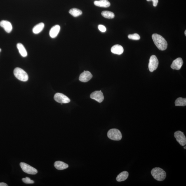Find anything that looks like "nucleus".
<instances>
[{"instance_id":"nucleus-18","label":"nucleus","mask_w":186,"mask_h":186,"mask_svg":"<svg viewBox=\"0 0 186 186\" xmlns=\"http://www.w3.org/2000/svg\"><path fill=\"white\" fill-rule=\"evenodd\" d=\"M17 48L21 55L23 57H26L27 55V53L25 47L22 43H19L17 45Z\"/></svg>"},{"instance_id":"nucleus-7","label":"nucleus","mask_w":186,"mask_h":186,"mask_svg":"<svg viewBox=\"0 0 186 186\" xmlns=\"http://www.w3.org/2000/svg\"><path fill=\"white\" fill-rule=\"evenodd\" d=\"M174 136L177 141L182 146H185L186 144V138L183 132L180 131L175 132Z\"/></svg>"},{"instance_id":"nucleus-25","label":"nucleus","mask_w":186,"mask_h":186,"mask_svg":"<svg viewBox=\"0 0 186 186\" xmlns=\"http://www.w3.org/2000/svg\"><path fill=\"white\" fill-rule=\"evenodd\" d=\"M98 29L99 30L100 32H105L106 31V27L105 26L102 25H100L98 26Z\"/></svg>"},{"instance_id":"nucleus-31","label":"nucleus","mask_w":186,"mask_h":186,"mask_svg":"<svg viewBox=\"0 0 186 186\" xmlns=\"http://www.w3.org/2000/svg\"><path fill=\"white\" fill-rule=\"evenodd\" d=\"M1 49L0 48V52H1Z\"/></svg>"},{"instance_id":"nucleus-1","label":"nucleus","mask_w":186,"mask_h":186,"mask_svg":"<svg viewBox=\"0 0 186 186\" xmlns=\"http://www.w3.org/2000/svg\"><path fill=\"white\" fill-rule=\"evenodd\" d=\"M152 38L155 45L159 50L163 51L167 48V42L162 36L159 34H152Z\"/></svg>"},{"instance_id":"nucleus-14","label":"nucleus","mask_w":186,"mask_h":186,"mask_svg":"<svg viewBox=\"0 0 186 186\" xmlns=\"http://www.w3.org/2000/svg\"><path fill=\"white\" fill-rule=\"evenodd\" d=\"M94 3L95 6L107 8L110 6V3L108 0L96 1H94Z\"/></svg>"},{"instance_id":"nucleus-8","label":"nucleus","mask_w":186,"mask_h":186,"mask_svg":"<svg viewBox=\"0 0 186 186\" xmlns=\"http://www.w3.org/2000/svg\"><path fill=\"white\" fill-rule=\"evenodd\" d=\"M54 98L55 101L62 103H68L70 101V99L68 97L62 93H57L55 94Z\"/></svg>"},{"instance_id":"nucleus-20","label":"nucleus","mask_w":186,"mask_h":186,"mask_svg":"<svg viewBox=\"0 0 186 186\" xmlns=\"http://www.w3.org/2000/svg\"><path fill=\"white\" fill-rule=\"evenodd\" d=\"M175 106H186V99L180 97L177 98L175 102Z\"/></svg>"},{"instance_id":"nucleus-29","label":"nucleus","mask_w":186,"mask_h":186,"mask_svg":"<svg viewBox=\"0 0 186 186\" xmlns=\"http://www.w3.org/2000/svg\"><path fill=\"white\" fill-rule=\"evenodd\" d=\"M147 1H152L153 0H147Z\"/></svg>"},{"instance_id":"nucleus-28","label":"nucleus","mask_w":186,"mask_h":186,"mask_svg":"<svg viewBox=\"0 0 186 186\" xmlns=\"http://www.w3.org/2000/svg\"><path fill=\"white\" fill-rule=\"evenodd\" d=\"M185 36H186V30L185 31Z\"/></svg>"},{"instance_id":"nucleus-23","label":"nucleus","mask_w":186,"mask_h":186,"mask_svg":"<svg viewBox=\"0 0 186 186\" xmlns=\"http://www.w3.org/2000/svg\"><path fill=\"white\" fill-rule=\"evenodd\" d=\"M128 37L130 39L134 40H139L140 39V37L139 34H129Z\"/></svg>"},{"instance_id":"nucleus-10","label":"nucleus","mask_w":186,"mask_h":186,"mask_svg":"<svg viewBox=\"0 0 186 186\" xmlns=\"http://www.w3.org/2000/svg\"><path fill=\"white\" fill-rule=\"evenodd\" d=\"M93 77V75L89 71H84V72L80 75L79 80L83 82H87L89 81Z\"/></svg>"},{"instance_id":"nucleus-5","label":"nucleus","mask_w":186,"mask_h":186,"mask_svg":"<svg viewBox=\"0 0 186 186\" xmlns=\"http://www.w3.org/2000/svg\"><path fill=\"white\" fill-rule=\"evenodd\" d=\"M20 166L22 171L28 174L34 175L38 173L37 169L25 163H20Z\"/></svg>"},{"instance_id":"nucleus-13","label":"nucleus","mask_w":186,"mask_h":186,"mask_svg":"<svg viewBox=\"0 0 186 186\" xmlns=\"http://www.w3.org/2000/svg\"><path fill=\"white\" fill-rule=\"evenodd\" d=\"M111 50L112 53L118 55H121L124 51L123 47L119 45H114L111 48Z\"/></svg>"},{"instance_id":"nucleus-30","label":"nucleus","mask_w":186,"mask_h":186,"mask_svg":"<svg viewBox=\"0 0 186 186\" xmlns=\"http://www.w3.org/2000/svg\"><path fill=\"white\" fill-rule=\"evenodd\" d=\"M184 148L185 149H186V146L184 147Z\"/></svg>"},{"instance_id":"nucleus-16","label":"nucleus","mask_w":186,"mask_h":186,"mask_svg":"<svg viewBox=\"0 0 186 186\" xmlns=\"http://www.w3.org/2000/svg\"><path fill=\"white\" fill-rule=\"evenodd\" d=\"M54 166L56 169L58 170L66 169L69 166L66 163L61 161L55 162L54 163Z\"/></svg>"},{"instance_id":"nucleus-9","label":"nucleus","mask_w":186,"mask_h":186,"mask_svg":"<svg viewBox=\"0 0 186 186\" xmlns=\"http://www.w3.org/2000/svg\"><path fill=\"white\" fill-rule=\"evenodd\" d=\"M90 98L96 101L101 103L103 101L104 95L101 91H95L91 93L90 95Z\"/></svg>"},{"instance_id":"nucleus-11","label":"nucleus","mask_w":186,"mask_h":186,"mask_svg":"<svg viewBox=\"0 0 186 186\" xmlns=\"http://www.w3.org/2000/svg\"><path fill=\"white\" fill-rule=\"evenodd\" d=\"M183 60L181 58H178L174 60L171 66L172 69L179 70L181 68L183 65Z\"/></svg>"},{"instance_id":"nucleus-3","label":"nucleus","mask_w":186,"mask_h":186,"mask_svg":"<svg viewBox=\"0 0 186 186\" xmlns=\"http://www.w3.org/2000/svg\"><path fill=\"white\" fill-rule=\"evenodd\" d=\"M14 74L17 79L23 82L27 81L28 79V75L23 69L16 68L14 71Z\"/></svg>"},{"instance_id":"nucleus-26","label":"nucleus","mask_w":186,"mask_h":186,"mask_svg":"<svg viewBox=\"0 0 186 186\" xmlns=\"http://www.w3.org/2000/svg\"><path fill=\"white\" fill-rule=\"evenodd\" d=\"M153 5L154 7H156L157 6L158 3V0H153Z\"/></svg>"},{"instance_id":"nucleus-2","label":"nucleus","mask_w":186,"mask_h":186,"mask_svg":"<svg viewBox=\"0 0 186 186\" xmlns=\"http://www.w3.org/2000/svg\"><path fill=\"white\" fill-rule=\"evenodd\" d=\"M151 174L155 179L158 181H163L166 177V172L160 168L156 167L153 168L151 170Z\"/></svg>"},{"instance_id":"nucleus-22","label":"nucleus","mask_w":186,"mask_h":186,"mask_svg":"<svg viewBox=\"0 0 186 186\" xmlns=\"http://www.w3.org/2000/svg\"><path fill=\"white\" fill-rule=\"evenodd\" d=\"M101 15L104 17L108 19L114 18V14L113 12L108 11H104L101 13Z\"/></svg>"},{"instance_id":"nucleus-17","label":"nucleus","mask_w":186,"mask_h":186,"mask_svg":"<svg viewBox=\"0 0 186 186\" xmlns=\"http://www.w3.org/2000/svg\"><path fill=\"white\" fill-rule=\"evenodd\" d=\"M129 173L128 172L123 171L118 175L116 178V180L119 182L124 181L127 179Z\"/></svg>"},{"instance_id":"nucleus-4","label":"nucleus","mask_w":186,"mask_h":186,"mask_svg":"<svg viewBox=\"0 0 186 186\" xmlns=\"http://www.w3.org/2000/svg\"><path fill=\"white\" fill-rule=\"evenodd\" d=\"M107 135L109 139L113 140L119 141L122 138L120 131L116 129H112L109 130Z\"/></svg>"},{"instance_id":"nucleus-24","label":"nucleus","mask_w":186,"mask_h":186,"mask_svg":"<svg viewBox=\"0 0 186 186\" xmlns=\"http://www.w3.org/2000/svg\"><path fill=\"white\" fill-rule=\"evenodd\" d=\"M22 181L24 183L27 184H33L34 183V181L31 180L28 177H26L25 178L22 179Z\"/></svg>"},{"instance_id":"nucleus-15","label":"nucleus","mask_w":186,"mask_h":186,"mask_svg":"<svg viewBox=\"0 0 186 186\" xmlns=\"http://www.w3.org/2000/svg\"><path fill=\"white\" fill-rule=\"evenodd\" d=\"M60 27L59 25H56L52 28L50 29L49 35L52 38H55L58 35L60 32Z\"/></svg>"},{"instance_id":"nucleus-21","label":"nucleus","mask_w":186,"mask_h":186,"mask_svg":"<svg viewBox=\"0 0 186 186\" xmlns=\"http://www.w3.org/2000/svg\"><path fill=\"white\" fill-rule=\"evenodd\" d=\"M69 13L74 17H77L82 14L83 12L81 10L77 8H74L69 11Z\"/></svg>"},{"instance_id":"nucleus-6","label":"nucleus","mask_w":186,"mask_h":186,"mask_svg":"<svg viewBox=\"0 0 186 186\" xmlns=\"http://www.w3.org/2000/svg\"><path fill=\"white\" fill-rule=\"evenodd\" d=\"M159 65V61L155 55H151L149 60L148 67L149 71L154 72L158 68Z\"/></svg>"},{"instance_id":"nucleus-27","label":"nucleus","mask_w":186,"mask_h":186,"mask_svg":"<svg viewBox=\"0 0 186 186\" xmlns=\"http://www.w3.org/2000/svg\"><path fill=\"white\" fill-rule=\"evenodd\" d=\"M8 185L6 183H3V182H1L0 183V186H8Z\"/></svg>"},{"instance_id":"nucleus-12","label":"nucleus","mask_w":186,"mask_h":186,"mask_svg":"<svg viewBox=\"0 0 186 186\" xmlns=\"http://www.w3.org/2000/svg\"><path fill=\"white\" fill-rule=\"evenodd\" d=\"M0 26L3 27L7 32H11L13 29V27L11 23L7 20H2L0 22Z\"/></svg>"},{"instance_id":"nucleus-19","label":"nucleus","mask_w":186,"mask_h":186,"mask_svg":"<svg viewBox=\"0 0 186 186\" xmlns=\"http://www.w3.org/2000/svg\"><path fill=\"white\" fill-rule=\"evenodd\" d=\"M44 24L40 23L36 25L32 29V32L35 34H39L43 30L44 27Z\"/></svg>"}]
</instances>
